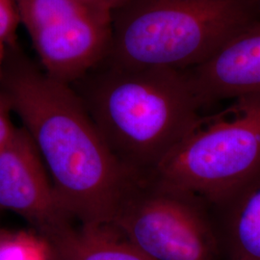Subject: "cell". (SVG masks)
I'll use <instances>...</instances> for the list:
<instances>
[{"instance_id":"1","label":"cell","mask_w":260,"mask_h":260,"mask_svg":"<svg viewBox=\"0 0 260 260\" xmlns=\"http://www.w3.org/2000/svg\"><path fill=\"white\" fill-rule=\"evenodd\" d=\"M0 93L34 142L66 213L84 224H109L132 173L113 154L82 100L8 47Z\"/></svg>"},{"instance_id":"2","label":"cell","mask_w":260,"mask_h":260,"mask_svg":"<svg viewBox=\"0 0 260 260\" xmlns=\"http://www.w3.org/2000/svg\"><path fill=\"white\" fill-rule=\"evenodd\" d=\"M71 86L113 154L139 175L153 173L201 117L186 70L119 68L104 60Z\"/></svg>"},{"instance_id":"3","label":"cell","mask_w":260,"mask_h":260,"mask_svg":"<svg viewBox=\"0 0 260 260\" xmlns=\"http://www.w3.org/2000/svg\"><path fill=\"white\" fill-rule=\"evenodd\" d=\"M257 28L259 0H128L112 13L105 61L119 68L188 70Z\"/></svg>"},{"instance_id":"4","label":"cell","mask_w":260,"mask_h":260,"mask_svg":"<svg viewBox=\"0 0 260 260\" xmlns=\"http://www.w3.org/2000/svg\"><path fill=\"white\" fill-rule=\"evenodd\" d=\"M233 101L201 116L151 174L212 205L258 173L260 92Z\"/></svg>"},{"instance_id":"5","label":"cell","mask_w":260,"mask_h":260,"mask_svg":"<svg viewBox=\"0 0 260 260\" xmlns=\"http://www.w3.org/2000/svg\"><path fill=\"white\" fill-rule=\"evenodd\" d=\"M209 209L152 174H135L109 224L152 260H221Z\"/></svg>"},{"instance_id":"6","label":"cell","mask_w":260,"mask_h":260,"mask_svg":"<svg viewBox=\"0 0 260 260\" xmlns=\"http://www.w3.org/2000/svg\"><path fill=\"white\" fill-rule=\"evenodd\" d=\"M18 214L46 238L75 221L56 196L47 168L26 130L0 149V211Z\"/></svg>"},{"instance_id":"7","label":"cell","mask_w":260,"mask_h":260,"mask_svg":"<svg viewBox=\"0 0 260 260\" xmlns=\"http://www.w3.org/2000/svg\"><path fill=\"white\" fill-rule=\"evenodd\" d=\"M29 35L43 71L55 80L72 85L109 54L112 13L92 8Z\"/></svg>"},{"instance_id":"8","label":"cell","mask_w":260,"mask_h":260,"mask_svg":"<svg viewBox=\"0 0 260 260\" xmlns=\"http://www.w3.org/2000/svg\"><path fill=\"white\" fill-rule=\"evenodd\" d=\"M202 107L260 92V28L236 38L206 62L186 70Z\"/></svg>"},{"instance_id":"9","label":"cell","mask_w":260,"mask_h":260,"mask_svg":"<svg viewBox=\"0 0 260 260\" xmlns=\"http://www.w3.org/2000/svg\"><path fill=\"white\" fill-rule=\"evenodd\" d=\"M213 220L228 258L260 260V171L215 205Z\"/></svg>"},{"instance_id":"10","label":"cell","mask_w":260,"mask_h":260,"mask_svg":"<svg viewBox=\"0 0 260 260\" xmlns=\"http://www.w3.org/2000/svg\"><path fill=\"white\" fill-rule=\"evenodd\" d=\"M45 239L53 260H152L111 224L68 223Z\"/></svg>"},{"instance_id":"11","label":"cell","mask_w":260,"mask_h":260,"mask_svg":"<svg viewBox=\"0 0 260 260\" xmlns=\"http://www.w3.org/2000/svg\"><path fill=\"white\" fill-rule=\"evenodd\" d=\"M17 4L20 22L29 34L93 8L75 0H17Z\"/></svg>"},{"instance_id":"12","label":"cell","mask_w":260,"mask_h":260,"mask_svg":"<svg viewBox=\"0 0 260 260\" xmlns=\"http://www.w3.org/2000/svg\"><path fill=\"white\" fill-rule=\"evenodd\" d=\"M0 260H53L49 245L35 232L8 231L0 249Z\"/></svg>"},{"instance_id":"13","label":"cell","mask_w":260,"mask_h":260,"mask_svg":"<svg viewBox=\"0 0 260 260\" xmlns=\"http://www.w3.org/2000/svg\"><path fill=\"white\" fill-rule=\"evenodd\" d=\"M20 22L17 0H0V42L7 47L17 46V30Z\"/></svg>"},{"instance_id":"14","label":"cell","mask_w":260,"mask_h":260,"mask_svg":"<svg viewBox=\"0 0 260 260\" xmlns=\"http://www.w3.org/2000/svg\"><path fill=\"white\" fill-rule=\"evenodd\" d=\"M11 113L9 103L0 93V149L14 137L18 129L11 121Z\"/></svg>"},{"instance_id":"15","label":"cell","mask_w":260,"mask_h":260,"mask_svg":"<svg viewBox=\"0 0 260 260\" xmlns=\"http://www.w3.org/2000/svg\"><path fill=\"white\" fill-rule=\"evenodd\" d=\"M84 5L96 8V9L105 10L110 13L119 9L128 0H75Z\"/></svg>"},{"instance_id":"16","label":"cell","mask_w":260,"mask_h":260,"mask_svg":"<svg viewBox=\"0 0 260 260\" xmlns=\"http://www.w3.org/2000/svg\"><path fill=\"white\" fill-rule=\"evenodd\" d=\"M6 56H7V47L5 44L0 42V79L3 75V70H4V65L6 61Z\"/></svg>"},{"instance_id":"17","label":"cell","mask_w":260,"mask_h":260,"mask_svg":"<svg viewBox=\"0 0 260 260\" xmlns=\"http://www.w3.org/2000/svg\"><path fill=\"white\" fill-rule=\"evenodd\" d=\"M7 231H8V230H5V229L0 228V248H1L2 241H3V239H4V237H5L6 233H7Z\"/></svg>"},{"instance_id":"18","label":"cell","mask_w":260,"mask_h":260,"mask_svg":"<svg viewBox=\"0 0 260 260\" xmlns=\"http://www.w3.org/2000/svg\"><path fill=\"white\" fill-rule=\"evenodd\" d=\"M226 260H243V259H234V258H228Z\"/></svg>"},{"instance_id":"19","label":"cell","mask_w":260,"mask_h":260,"mask_svg":"<svg viewBox=\"0 0 260 260\" xmlns=\"http://www.w3.org/2000/svg\"><path fill=\"white\" fill-rule=\"evenodd\" d=\"M259 4H260V0H259Z\"/></svg>"}]
</instances>
